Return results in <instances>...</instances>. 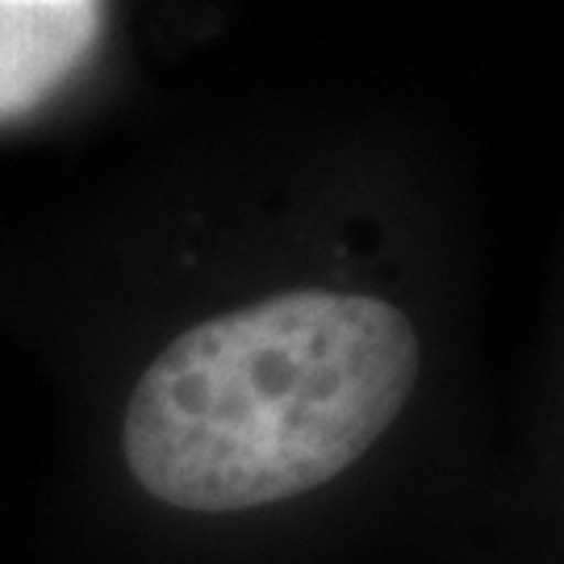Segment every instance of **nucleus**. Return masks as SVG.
Listing matches in <instances>:
<instances>
[{"instance_id":"nucleus-1","label":"nucleus","mask_w":564,"mask_h":564,"mask_svg":"<svg viewBox=\"0 0 564 564\" xmlns=\"http://www.w3.org/2000/svg\"><path fill=\"white\" fill-rule=\"evenodd\" d=\"M423 339L402 305L284 289L181 330L139 377L121 447L172 510L242 514L360 464L402 419Z\"/></svg>"},{"instance_id":"nucleus-2","label":"nucleus","mask_w":564,"mask_h":564,"mask_svg":"<svg viewBox=\"0 0 564 564\" xmlns=\"http://www.w3.org/2000/svg\"><path fill=\"white\" fill-rule=\"evenodd\" d=\"M101 4H0V121L30 113L80 72L105 34Z\"/></svg>"}]
</instances>
